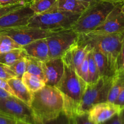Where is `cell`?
I'll use <instances>...</instances> for the list:
<instances>
[{
    "label": "cell",
    "mask_w": 124,
    "mask_h": 124,
    "mask_svg": "<svg viewBox=\"0 0 124 124\" xmlns=\"http://www.w3.org/2000/svg\"><path fill=\"white\" fill-rule=\"evenodd\" d=\"M73 124H94L88 120L87 113L76 115L73 118Z\"/></svg>",
    "instance_id": "cell-32"
},
{
    "label": "cell",
    "mask_w": 124,
    "mask_h": 124,
    "mask_svg": "<svg viewBox=\"0 0 124 124\" xmlns=\"http://www.w3.org/2000/svg\"><path fill=\"white\" fill-rule=\"evenodd\" d=\"M21 2L20 0H0V5L1 6H10Z\"/></svg>",
    "instance_id": "cell-37"
},
{
    "label": "cell",
    "mask_w": 124,
    "mask_h": 124,
    "mask_svg": "<svg viewBox=\"0 0 124 124\" xmlns=\"http://www.w3.org/2000/svg\"><path fill=\"white\" fill-rule=\"evenodd\" d=\"M16 77L15 74L7 65L0 63V78L8 80Z\"/></svg>",
    "instance_id": "cell-29"
},
{
    "label": "cell",
    "mask_w": 124,
    "mask_h": 124,
    "mask_svg": "<svg viewBox=\"0 0 124 124\" xmlns=\"http://www.w3.org/2000/svg\"><path fill=\"white\" fill-rule=\"evenodd\" d=\"M25 57L16 61L12 65L8 66L10 69L15 74L16 77L18 78L21 79L24 73L26 72V64H25Z\"/></svg>",
    "instance_id": "cell-26"
},
{
    "label": "cell",
    "mask_w": 124,
    "mask_h": 124,
    "mask_svg": "<svg viewBox=\"0 0 124 124\" xmlns=\"http://www.w3.org/2000/svg\"><path fill=\"white\" fill-rule=\"evenodd\" d=\"M79 34L71 29L53 31L46 38L49 50V59L62 58L77 43Z\"/></svg>",
    "instance_id": "cell-7"
},
{
    "label": "cell",
    "mask_w": 124,
    "mask_h": 124,
    "mask_svg": "<svg viewBox=\"0 0 124 124\" xmlns=\"http://www.w3.org/2000/svg\"><path fill=\"white\" fill-rule=\"evenodd\" d=\"M0 88L4 90L5 91H6V92H7L8 93H9L10 94H11L12 95L14 96L13 92L12 91V88H10L9 85H8L7 80L4 79L0 78Z\"/></svg>",
    "instance_id": "cell-34"
},
{
    "label": "cell",
    "mask_w": 124,
    "mask_h": 124,
    "mask_svg": "<svg viewBox=\"0 0 124 124\" xmlns=\"http://www.w3.org/2000/svg\"><path fill=\"white\" fill-rule=\"evenodd\" d=\"M120 115H121V119H122V124H124V107L121 110V113H120Z\"/></svg>",
    "instance_id": "cell-40"
},
{
    "label": "cell",
    "mask_w": 124,
    "mask_h": 124,
    "mask_svg": "<svg viewBox=\"0 0 124 124\" xmlns=\"http://www.w3.org/2000/svg\"><path fill=\"white\" fill-rule=\"evenodd\" d=\"M70 51L71 53L74 67L78 74L80 66L81 65L85 58L87 56L88 53H89V51L85 47H81V46L78 45L77 43L70 48Z\"/></svg>",
    "instance_id": "cell-22"
},
{
    "label": "cell",
    "mask_w": 124,
    "mask_h": 124,
    "mask_svg": "<svg viewBox=\"0 0 124 124\" xmlns=\"http://www.w3.org/2000/svg\"><path fill=\"white\" fill-rule=\"evenodd\" d=\"M121 10H122V12L123 13L124 15V2L122 4V7H121Z\"/></svg>",
    "instance_id": "cell-44"
},
{
    "label": "cell",
    "mask_w": 124,
    "mask_h": 124,
    "mask_svg": "<svg viewBox=\"0 0 124 124\" xmlns=\"http://www.w3.org/2000/svg\"><path fill=\"white\" fill-rule=\"evenodd\" d=\"M122 108L114 103L109 102L98 103L93 105L88 110V120L94 124H102L111 119L117 114H119Z\"/></svg>",
    "instance_id": "cell-12"
},
{
    "label": "cell",
    "mask_w": 124,
    "mask_h": 124,
    "mask_svg": "<svg viewBox=\"0 0 124 124\" xmlns=\"http://www.w3.org/2000/svg\"><path fill=\"white\" fill-rule=\"evenodd\" d=\"M7 82L13 92L15 96L30 107L33 99V93L25 87L21 79L13 78L7 80Z\"/></svg>",
    "instance_id": "cell-15"
},
{
    "label": "cell",
    "mask_w": 124,
    "mask_h": 124,
    "mask_svg": "<svg viewBox=\"0 0 124 124\" xmlns=\"http://www.w3.org/2000/svg\"><path fill=\"white\" fill-rule=\"evenodd\" d=\"M79 1H85V2H95V1H99V0H79Z\"/></svg>",
    "instance_id": "cell-42"
},
{
    "label": "cell",
    "mask_w": 124,
    "mask_h": 124,
    "mask_svg": "<svg viewBox=\"0 0 124 124\" xmlns=\"http://www.w3.org/2000/svg\"><path fill=\"white\" fill-rule=\"evenodd\" d=\"M114 104L120 106L122 108L124 107V88L119 93L115 101L114 102Z\"/></svg>",
    "instance_id": "cell-36"
},
{
    "label": "cell",
    "mask_w": 124,
    "mask_h": 124,
    "mask_svg": "<svg viewBox=\"0 0 124 124\" xmlns=\"http://www.w3.org/2000/svg\"><path fill=\"white\" fill-rule=\"evenodd\" d=\"M81 13L64 12L58 10L34 15L28 23V26L56 31L71 29Z\"/></svg>",
    "instance_id": "cell-5"
},
{
    "label": "cell",
    "mask_w": 124,
    "mask_h": 124,
    "mask_svg": "<svg viewBox=\"0 0 124 124\" xmlns=\"http://www.w3.org/2000/svg\"><path fill=\"white\" fill-rule=\"evenodd\" d=\"M62 58L64 64V73L55 87L62 97L63 111L69 117L73 118L76 116L78 108L87 84L76 73L70 50Z\"/></svg>",
    "instance_id": "cell-1"
},
{
    "label": "cell",
    "mask_w": 124,
    "mask_h": 124,
    "mask_svg": "<svg viewBox=\"0 0 124 124\" xmlns=\"http://www.w3.org/2000/svg\"><path fill=\"white\" fill-rule=\"evenodd\" d=\"M22 48L21 46L6 35H0V53L7 52L15 48Z\"/></svg>",
    "instance_id": "cell-25"
},
{
    "label": "cell",
    "mask_w": 124,
    "mask_h": 124,
    "mask_svg": "<svg viewBox=\"0 0 124 124\" xmlns=\"http://www.w3.org/2000/svg\"><path fill=\"white\" fill-rule=\"evenodd\" d=\"M113 77L99 78L94 84H87L76 115L87 113L91 107L95 104L107 102Z\"/></svg>",
    "instance_id": "cell-6"
},
{
    "label": "cell",
    "mask_w": 124,
    "mask_h": 124,
    "mask_svg": "<svg viewBox=\"0 0 124 124\" xmlns=\"http://www.w3.org/2000/svg\"><path fill=\"white\" fill-rule=\"evenodd\" d=\"M101 1L113 2V3H124V0H99Z\"/></svg>",
    "instance_id": "cell-39"
},
{
    "label": "cell",
    "mask_w": 124,
    "mask_h": 124,
    "mask_svg": "<svg viewBox=\"0 0 124 124\" xmlns=\"http://www.w3.org/2000/svg\"><path fill=\"white\" fill-rule=\"evenodd\" d=\"M88 83L93 84L97 82L99 79V72L98 67L95 62L93 53L92 51H90L88 53Z\"/></svg>",
    "instance_id": "cell-24"
},
{
    "label": "cell",
    "mask_w": 124,
    "mask_h": 124,
    "mask_svg": "<svg viewBox=\"0 0 124 124\" xmlns=\"http://www.w3.org/2000/svg\"><path fill=\"white\" fill-rule=\"evenodd\" d=\"M91 51L93 53V58L98 67L99 77H113L115 75V73L111 70L106 57L100 51L96 48H92Z\"/></svg>",
    "instance_id": "cell-17"
},
{
    "label": "cell",
    "mask_w": 124,
    "mask_h": 124,
    "mask_svg": "<svg viewBox=\"0 0 124 124\" xmlns=\"http://www.w3.org/2000/svg\"><path fill=\"white\" fill-rule=\"evenodd\" d=\"M122 4H116L103 23L93 31L110 34L124 33V15L121 10Z\"/></svg>",
    "instance_id": "cell-11"
},
{
    "label": "cell",
    "mask_w": 124,
    "mask_h": 124,
    "mask_svg": "<svg viewBox=\"0 0 124 124\" xmlns=\"http://www.w3.org/2000/svg\"><path fill=\"white\" fill-rule=\"evenodd\" d=\"M90 2L79 0H58L57 9L60 11L82 13L89 6Z\"/></svg>",
    "instance_id": "cell-16"
},
{
    "label": "cell",
    "mask_w": 124,
    "mask_h": 124,
    "mask_svg": "<svg viewBox=\"0 0 124 124\" xmlns=\"http://www.w3.org/2000/svg\"><path fill=\"white\" fill-rule=\"evenodd\" d=\"M22 48L27 56L35 58L41 61L49 59V50L46 38L35 40L22 47Z\"/></svg>",
    "instance_id": "cell-14"
},
{
    "label": "cell",
    "mask_w": 124,
    "mask_h": 124,
    "mask_svg": "<svg viewBox=\"0 0 124 124\" xmlns=\"http://www.w3.org/2000/svg\"><path fill=\"white\" fill-rule=\"evenodd\" d=\"M11 96L13 95H12V94H10L9 93H8V92H6V91H5L4 90L0 88V99L8 98V97Z\"/></svg>",
    "instance_id": "cell-38"
},
{
    "label": "cell",
    "mask_w": 124,
    "mask_h": 124,
    "mask_svg": "<svg viewBox=\"0 0 124 124\" xmlns=\"http://www.w3.org/2000/svg\"><path fill=\"white\" fill-rule=\"evenodd\" d=\"M30 108L37 124H43L57 117L62 112V97L56 87L46 85L33 93Z\"/></svg>",
    "instance_id": "cell-3"
},
{
    "label": "cell",
    "mask_w": 124,
    "mask_h": 124,
    "mask_svg": "<svg viewBox=\"0 0 124 124\" xmlns=\"http://www.w3.org/2000/svg\"><path fill=\"white\" fill-rule=\"evenodd\" d=\"M34 15L29 4L24 5L0 18V30L27 25Z\"/></svg>",
    "instance_id": "cell-10"
},
{
    "label": "cell",
    "mask_w": 124,
    "mask_h": 124,
    "mask_svg": "<svg viewBox=\"0 0 124 124\" xmlns=\"http://www.w3.org/2000/svg\"><path fill=\"white\" fill-rule=\"evenodd\" d=\"M102 124H122L120 113L117 114L113 117H111V119H110Z\"/></svg>",
    "instance_id": "cell-35"
},
{
    "label": "cell",
    "mask_w": 124,
    "mask_h": 124,
    "mask_svg": "<svg viewBox=\"0 0 124 124\" xmlns=\"http://www.w3.org/2000/svg\"><path fill=\"white\" fill-rule=\"evenodd\" d=\"M24 5H25V4L22 3V2H19V3L15 4H13V5L2 6V7H0V18L2 17V16L10 12L11 11L14 10L19 8V7H22V6H24Z\"/></svg>",
    "instance_id": "cell-31"
},
{
    "label": "cell",
    "mask_w": 124,
    "mask_h": 124,
    "mask_svg": "<svg viewBox=\"0 0 124 124\" xmlns=\"http://www.w3.org/2000/svg\"><path fill=\"white\" fill-rule=\"evenodd\" d=\"M0 111L18 121L38 124L31 108L14 96L0 99Z\"/></svg>",
    "instance_id": "cell-8"
},
{
    "label": "cell",
    "mask_w": 124,
    "mask_h": 124,
    "mask_svg": "<svg viewBox=\"0 0 124 124\" xmlns=\"http://www.w3.org/2000/svg\"><path fill=\"white\" fill-rule=\"evenodd\" d=\"M57 1L58 0H33L29 6L35 15L42 14L58 10Z\"/></svg>",
    "instance_id": "cell-18"
},
{
    "label": "cell",
    "mask_w": 124,
    "mask_h": 124,
    "mask_svg": "<svg viewBox=\"0 0 124 124\" xmlns=\"http://www.w3.org/2000/svg\"><path fill=\"white\" fill-rule=\"evenodd\" d=\"M116 73L117 71H124V39L122 42L121 50L116 60Z\"/></svg>",
    "instance_id": "cell-30"
},
{
    "label": "cell",
    "mask_w": 124,
    "mask_h": 124,
    "mask_svg": "<svg viewBox=\"0 0 124 124\" xmlns=\"http://www.w3.org/2000/svg\"><path fill=\"white\" fill-rule=\"evenodd\" d=\"M124 39V32L110 34L92 31L79 34L77 44L85 47L89 52L92 48L100 51L107 58L110 68L115 75L116 60Z\"/></svg>",
    "instance_id": "cell-2"
},
{
    "label": "cell",
    "mask_w": 124,
    "mask_h": 124,
    "mask_svg": "<svg viewBox=\"0 0 124 124\" xmlns=\"http://www.w3.org/2000/svg\"><path fill=\"white\" fill-rule=\"evenodd\" d=\"M27 54L23 48H15L0 53V63L10 66L16 61L24 58Z\"/></svg>",
    "instance_id": "cell-20"
},
{
    "label": "cell",
    "mask_w": 124,
    "mask_h": 124,
    "mask_svg": "<svg viewBox=\"0 0 124 124\" xmlns=\"http://www.w3.org/2000/svg\"><path fill=\"white\" fill-rule=\"evenodd\" d=\"M41 66L45 76L46 85L55 87L64 73V64L62 58H52L42 61Z\"/></svg>",
    "instance_id": "cell-13"
},
{
    "label": "cell",
    "mask_w": 124,
    "mask_h": 124,
    "mask_svg": "<svg viewBox=\"0 0 124 124\" xmlns=\"http://www.w3.org/2000/svg\"><path fill=\"white\" fill-rule=\"evenodd\" d=\"M2 7V6H1V5H0V7Z\"/></svg>",
    "instance_id": "cell-45"
},
{
    "label": "cell",
    "mask_w": 124,
    "mask_h": 124,
    "mask_svg": "<svg viewBox=\"0 0 124 124\" xmlns=\"http://www.w3.org/2000/svg\"><path fill=\"white\" fill-rule=\"evenodd\" d=\"M21 80L25 87L31 93H35L46 85L44 81L35 75L25 72L21 78Z\"/></svg>",
    "instance_id": "cell-21"
},
{
    "label": "cell",
    "mask_w": 124,
    "mask_h": 124,
    "mask_svg": "<svg viewBox=\"0 0 124 124\" xmlns=\"http://www.w3.org/2000/svg\"><path fill=\"white\" fill-rule=\"evenodd\" d=\"M53 32L28 25L0 30V35L9 36L21 47L35 40L46 38Z\"/></svg>",
    "instance_id": "cell-9"
},
{
    "label": "cell",
    "mask_w": 124,
    "mask_h": 124,
    "mask_svg": "<svg viewBox=\"0 0 124 124\" xmlns=\"http://www.w3.org/2000/svg\"><path fill=\"white\" fill-rule=\"evenodd\" d=\"M17 124H30L25 123V122H21V121H17Z\"/></svg>",
    "instance_id": "cell-43"
},
{
    "label": "cell",
    "mask_w": 124,
    "mask_h": 124,
    "mask_svg": "<svg viewBox=\"0 0 124 124\" xmlns=\"http://www.w3.org/2000/svg\"><path fill=\"white\" fill-rule=\"evenodd\" d=\"M43 124H73V118H70L67 116L66 114L62 111L57 117Z\"/></svg>",
    "instance_id": "cell-27"
},
{
    "label": "cell",
    "mask_w": 124,
    "mask_h": 124,
    "mask_svg": "<svg viewBox=\"0 0 124 124\" xmlns=\"http://www.w3.org/2000/svg\"><path fill=\"white\" fill-rule=\"evenodd\" d=\"M26 64V72L38 76L45 82V76L41 66V61L33 57H25Z\"/></svg>",
    "instance_id": "cell-23"
},
{
    "label": "cell",
    "mask_w": 124,
    "mask_h": 124,
    "mask_svg": "<svg viewBox=\"0 0 124 124\" xmlns=\"http://www.w3.org/2000/svg\"><path fill=\"white\" fill-rule=\"evenodd\" d=\"M124 88V71H117L113 77L112 85L109 92L107 102L114 103Z\"/></svg>",
    "instance_id": "cell-19"
},
{
    "label": "cell",
    "mask_w": 124,
    "mask_h": 124,
    "mask_svg": "<svg viewBox=\"0 0 124 124\" xmlns=\"http://www.w3.org/2000/svg\"><path fill=\"white\" fill-rule=\"evenodd\" d=\"M32 1L33 0H20L21 2L24 4H29L30 3H31Z\"/></svg>",
    "instance_id": "cell-41"
},
{
    "label": "cell",
    "mask_w": 124,
    "mask_h": 124,
    "mask_svg": "<svg viewBox=\"0 0 124 124\" xmlns=\"http://www.w3.org/2000/svg\"><path fill=\"white\" fill-rule=\"evenodd\" d=\"M116 4L101 1L90 2L71 29L78 34L93 31L103 23Z\"/></svg>",
    "instance_id": "cell-4"
},
{
    "label": "cell",
    "mask_w": 124,
    "mask_h": 124,
    "mask_svg": "<svg viewBox=\"0 0 124 124\" xmlns=\"http://www.w3.org/2000/svg\"><path fill=\"white\" fill-rule=\"evenodd\" d=\"M78 75L81 79L84 80L87 84L88 83V55L85 58L82 64L80 66Z\"/></svg>",
    "instance_id": "cell-28"
},
{
    "label": "cell",
    "mask_w": 124,
    "mask_h": 124,
    "mask_svg": "<svg viewBox=\"0 0 124 124\" xmlns=\"http://www.w3.org/2000/svg\"><path fill=\"white\" fill-rule=\"evenodd\" d=\"M0 124H17V121L0 111Z\"/></svg>",
    "instance_id": "cell-33"
}]
</instances>
